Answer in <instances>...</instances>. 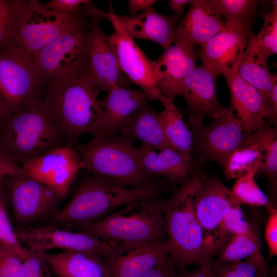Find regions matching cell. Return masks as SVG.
Masks as SVG:
<instances>
[{"instance_id":"6da1fadb","label":"cell","mask_w":277,"mask_h":277,"mask_svg":"<svg viewBox=\"0 0 277 277\" xmlns=\"http://www.w3.org/2000/svg\"><path fill=\"white\" fill-rule=\"evenodd\" d=\"M98 93L87 62L44 86L43 102L68 143L98 134L104 122Z\"/></svg>"},{"instance_id":"7a4b0ae2","label":"cell","mask_w":277,"mask_h":277,"mask_svg":"<svg viewBox=\"0 0 277 277\" xmlns=\"http://www.w3.org/2000/svg\"><path fill=\"white\" fill-rule=\"evenodd\" d=\"M162 182L137 188H124L106 182L86 172L68 202L56 211L51 224L78 229L123 206L142 199L159 197Z\"/></svg>"},{"instance_id":"3957f363","label":"cell","mask_w":277,"mask_h":277,"mask_svg":"<svg viewBox=\"0 0 277 277\" xmlns=\"http://www.w3.org/2000/svg\"><path fill=\"white\" fill-rule=\"evenodd\" d=\"M68 143L42 97L12 112L0 126V151L19 166Z\"/></svg>"},{"instance_id":"277c9868","label":"cell","mask_w":277,"mask_h":277,"mask_svg":"<svg viewBox=\"0 0 277 277\" xmlns=\"http://www.w3.org/2000/svg\"><path fill=\"white\" fill-rule=\"evenodd\" d=\"M70 143L81 159L82 169L106 182L124 188L161 182L143 170L138 148L125 135L115 133L87 143L78 140Z\"/></svg>"},{"instance_id":"5b68a950","label":"cell","mask_w":277,"mask_h":277,"mask_svg":"<svg viewBox=\"0 0 277 277\" xmlns=\"http://www.w3.org/2000/svg\"><path fill=\"white\" fill-rule=\"evenodd\" d=\"M200 177L193 174L165 200L161 208L165 221L170 257L176 268L212 260L216 251L205 236L194 213L193 200Z\"/></svg>"},{"instance_id":"8992f818","label":"cell","mask_w":277,"mask_h":277,"mask_svg":"<svg viewBox=\"0 0 277 277\" xmlns=\"http://www.w3.org/2000/svg\"><path fill=\"white\" fill-rule=\"evenodd\" d=\"M77 231L126 249L168 241L159 197L129 203Z\"/></svg>"},{"instance_id":"52a82bcc","label":"cell","mask_w":277,"mask_h":277,"mask_svg":"<svg viewBox=\"0 0 277 277\" xmlns=\"http://www.w3.org/2000/svg\"><path fill=\"white\" fill-rule=\"evenodd\" d=\"M84 10L83 8L82 14L68 30L34 56L43 87L87 63L92 29L101 18Z\"/></svg>"},{"instance_id":"ba28073f","label":"cell","mask_w":277,"mask_h":277,"mask_svg":"<svg viewBox=\"0 0 277 277\" xmlns=\"http://www.w3.org/2000/svg\"><path fill=\"white\" fill-rule=\"evenodd\" d=\"M84 6L77 12L69 14L60 12L37 0L26 1L14 44L34 57L77 21Z\"/></svg>"},{"instance_id":"9c48e42d","label":"cell","mask_w":277,"mask_h":277,"mask_svg":"<svg viewBox=\"0 0 277 277\" xmlns=\"http://www.w3.org/2000/svg\"><path fill=\"white\" fill-rule=\"evenodd\" d=\"M43 90L33 57L14 43L0 49V92L11 113L41 97Z\"/></svg>"},{"instance_id":"30bf717a","label":"cell","mask_w":277,"mask_h":277,"mask_svg":"<svg viewBox=\"0 0 277 277\" xmlns=\"http://www.w3.org/2000/svg\"><path fill=\"white\" fill-rule=\"evenodd\" d=\"M193 132L192 154L201 162H214L222 168L245 137L243 125L233 110L224 107L208 124Z\"/></svg>"},{"instance_id":"8fae6325","label":"cell","mask_w":277,"mask_h":277,"mask_svg":"<svg viewBox=\"0 0 277 277\" xmlns=\"http://www.w3.org/2000/svg\"><path fill=\"white\" fill-rule=\"evenodd\" d=\"M20 243L30 252H46L54 248L89 251L106 259L126 249L80 231L73 232L50 224L29 227L16 233Z\"/></svg>"},{"instance_id":"7c38bea8","label":"cell","mask_w":277,"mask_h":277,"mask_svg":"<svg viewBox=\"0 0 277 277\" xmlns=\"http://www.w3.org/2000/svg\"><path fill=\"white\" fill-rule=\"evenodd\" d=\"M108 20L113 32L107 35L108 41L124 74L137 85L150 101L160 102L163 96L158 88L154 69V61L148 58L134 39L129 37L118 25L115 13L110 10Z\"/></svg>"},{"instance_id":"4fadbf2b","label":"cell","mask_w":277,"mask_h":277,"mask_svg":"<svg viewBox=\"0 0 277 277\" xmlns=\"http://www.w3.org/2000/svg\"><path fill=\"white\" fill-rule=\"evenodd\" d=\"M193 205L205 236L216 250L225 240L219 231L223 219L232 208L240 204L219 178L200 173Z\"/></svg>"},{"instance_id":"5bb4252c","label":"cell","mask_w":277,"mask_h":277,"mask_svg":"<svg viewBox=\"0 0 277 277\" xmlns=\"http://www.w3.org/2000/svg\"><path fill=\"white\" fill-rule=\"evenodd\" d=\"M20 167L21 173L51 188L64 199L77 172L82 169V164L78 154L68 143Z\"/></svg>"},{"instance_id":"9a60e30c","label":"cell","mask_w":277,"mask_h":277,"mask_svg":"<svg viewBox=\"0 0 277 277\" xmlns=\"http://www.w3.org/2000/svg\"><path fill=\"white\" fill-rule=\"evenodd\" d=\"M6 176L14 217L19 224L44 217L63 199L51 188L27 175L19 173Z\"/></svg>"},{"instance_id":"2e32d148","label":"cell","mask_w":277,"mask_h":277,"mask_svg":"<svg viewBox=\"0 0 277 277\" xmlns=\"http://www.w3.org/2000/svg\"><path fill=\"white\" fill-rule=\"evenodd\" d=\"M217 76L203 65L196 67L174 93V97L181 96L187 105L188 123L192 131L205 124L206 118L212 119L224 107L216 93Z\"/></svg>"},{"instance_id":"e0dca14e","label":"cell","mask_w":277,"mask_h":277,"mask_svg":"<svg viewBox=\"0 0 277 277\" xmlns=\"http://www.w3.org/2000/svg\"><path fill=\"white\" fill-rule=\"evenodd\" d=\"M251 30L227 25L224 29L201 47L202 65L217 76L237 72V67Z\"/></svg>"},{"instance_id":"ac0fdd59","label":"cell","mask_w":277,"mask_h":277,"mask_svg":"<svg viewBox=\"0 0 277 277\" xmlns=\"http://www.w3.org/2000/svg\"><path fill=\"white\" fill-rule=\"evenodd\" d=\"M100 21H96L91 33L87 62L89 74L98 92L126 88L132 82L122 71Z\"/></svg>"},{"instance_id":"d6986e66","label":"cell","mask_w":277,"mask_h":277,"mask_svg":"<svg viewBox=\"0 0 277 277\" xmlns=\"http://www.w3.org/2000/svg\"><path fill=\"white\" fill-rule=\"evenodd\" d=\"M230 95V108L240 120L245 135L249 136L270 121L268 104L261 93L237 72L224 76Z\"/></svg>"},{"instance_id":"ffe728a7","label":"cell","mask_w":277,"mask_h":277,"mask_svg":"<svg viewBox=\"0 0 277 277\" xmlns=\"http://www.w3.org/2000/svg\"><path fill=\"white\" fill-rule=\"evenodd\" d=\"M154 61L156 83L163 95L174 100V93L194 69L196 53L194 46L175 42Z\"/></svg>"},{"instance_id":"44dd1931","label":"cell","mask_w":277,"mask_h":277,"mask_svg":"<svg viewBox=\"0 0 277 277\" xmlns=\"http://www.w3.org/2000/svg\"><path fill=\"white\" fill-rule=\"evenodd\" d=\"M181 16L161 14L152 7L139 14H115L118 25L129 37L154 42L164 50L174 43L176 26Z\"/></svg>"},{"instance_id":"7402d4cb","label":"cell","mask_w":277,"mask_h":277,"mask_svg":"<svg viewBox=\"0 0 277 277\" xmlns=\"http://www.w3.org/2000/svg\"><path fill=\"white\" fill-rule=\"evenodd\" d=\"M226 25L225 21L210 0H193L176 28L174 42L202 47Z\"/></svg>"},{"instance_id":"603a6c76","label":"cell","mask_w":277,"mask_h":277,"mask_svg":"<svg viewBox=\"0 0 277 277\" xmlns=\"http://www.w3.org/2000/svg\"><path fill=\"white\" fill-rule=\"evenodd\" d=\"M167 243L125 250L104 260L107 277H143L171 253Z\"/></svg>"},{"instance_id":"cb8c5ba5","label":"cell","mask_w":277,"mask_h":277,"mask_svg":"<svg viewBox=\"0 0 277 277\" xmlns=\"http://www.w3.org/2000/svg\"><path fill=\"white\" fill-rule=\"evenodd\" d=\"M138 149L143 170L152 176L165 178L175 187L195 171L192 159L171 147L157 149L142 143Z\"/></svg>"},{"instance_id":"d4e9b609","label":"cell","mask_w":277,"mask_h":277,"mask_svg":"<svg viewBox=\"0 0 277 277\" xmlns=\"http://www.w3.org/2000/svg\"><path fill=\"white\" fill-rule=\"evenodd\" d=\"M104 114V122L98 134L101 137L117 133L120 126L135 111L147 103V97L141 90L115 88L100 101Z\"/></svg>"},{"instance_id":"484cf974","label":"cell","mask_w":277,"mask_h":277,"mask_svg":"<svg viewBox=\"0 0 277 277\" xmlns=\"http://www.w3.org/2000/svg\"><path fill=\"white\" fill-rule=\"evenodd\" d=\"M50 270L57 277H107L104 258L97 253L65 250L46 254Z\"/></svg>"},{"instance_id":"4316f807","label":"cell","mask_w":277,"mask_h":277,"mask_svg":"<svg viewBox=\"0 0 277 277\" xmlns=\"http://www.w3.org/2000/svg\"><path fill=\"white\" fill-rule=\"evenodd\" d=\"M268 58L259 49L254 33L250 30L247 44L240 60L236 71L243 79L261 93L268 106L275 74L270 72Z\"/></svg>"},{"instance_id":"83f0119b","label":"cell","mask_w":277,"mask_h":277,"mask_svg":"<svg viewBox=\"0 0 277 277\" xmlns=\"http://www.w3.org/2000/svg\"><path fill=\"white\" fill-rule=\"evenodd\" d=\"M117 133L139 140L143 144L155 149L171 147L164 135L160 112L154 110L148 103L126 120Z\"/></svg>"},{"instance_id":"f1b7e54d","label":"cell","mask_w":277,"mask_h":277,"mask_svg":"<svg viewBox=\"0 0 277 277\" xmlns=\"http://www.w3.org/2000/svg\"><path fill=\"white\" fill-rule=\"evenodd\" d=\"M160 102L164 110L161 112L162 127L170 146L184 155L192 159L193 132L186 123L173 100L163 96Z\"/></svg>"},{"instance_id":"f546056e","label":"cell","mask_w":277,"mask_h":277,"mask_svg":"<svg viewBox=\"0 0 277 277\" xmlns=\"http://www.w3.org/2000/svg\"><path fill=\"white\" fill-rule=\"evenodd\" d=\"M263 151L260 143L251 134L245 137L229 154L223 166L227 179H236L250 172H257L262 164Z\"/></svg>"},{"instance_id":"4dcf8cb0","label":"cell","mask_w":277,"mask_h":277,"mask_svg":"<svg viewBox=\"0 0 277 277\" xmlns=\"http://www.w3.org/2000/svg\"><path fill=\"white\" fill-rule=\"evenodd\" d=\"M227 25L250 29L252 20L259 6L264 1L258 0H210Z\"/></svg>"},{"instance_id":"1f68e13d","label":"cell","mask_w":277,"mask_h":277,"mask_svg":"<svg viewBox=\"0 0 277 277\" xmlns=\"http://www.w3.org/2000/svg\"><path fill=\"white\" fill-rule=\"evenodd\" d=\"M262 255L254 232L231 236L220 253L215 264L232 263Z\"/></svg>"},{"instance_id":"d6a6232c","label":"cell","mask_w":277,"mask_h":277,"mask_svg":"<svg viewBox=\"0 0 277 277\" xmlns=\"http://www.w3.org/2000/svg\"><path fill=\"white\" fill-rule=\"evenodd\" d=\"M215 277H267L268 265L262 255L251 256L232 263L212 262Z\"/></svg>"},{"instance_id":"836d02e7","label":"cell","mask_w":277,"mask_h":277,"mask_svg":"<svg viewBox=\"0 0 277 277\" xmlns=\"http://www.w3.org/2000/svg\"><path fill=\"white\" fill-rule=\"evenodd\" d=\"M25 0H0V49L14 43Z\"/></svg>"},{"instance_id":"e575fe53","label":"cell","mask_w":277,"mask_h":277,"mask_svg":"<svg viewBox=\"0 0 277 277\" xmlns=\"http://www.w3.org/2000/svg\"><path fill=\"white\" fill-rule=\"evenodd\" d=\"M276 129L269 123H266L252 134L260 143L263 151L262 164L259 171L270 178L277 173V134Z\"/></svg>"},{"instance_id":"d590c367","label":"cell","mask_w":277,"mask_h":277,"mask_svg":"<svg viewBox=\"0 0 277 277\" xmlns=\"http://www.w3.org/2000/svg\"><path fill=\"white\" fill-rule=\"evenodd\" d=\"M255 172L238 179L232 187L231 193L241 205L263 206L269 204V200L254 180Z\"/></svg>"},{"instance_id":"8d00e7d4","label":"cell","mask_w":277,"mask_h":277,"mask_svg":"<svg viewBox=\"0 0 277 277\" xmlns=\"http://www.w3.org/2000/svg\"><path fill=\"white\" fill-rule=\"evenodd\" d=\"M277 1H272V9L262 14L263 26L258 34H254L259 49L267 57L277 53Z\"/></svg>"},{"instance_id":"74e56055","label":"cell","mask_w":277,"mask_h":277,"mask_svg":"<svg viewBox=\"0 0 277 277\" xmlns=\"http://www.w3.org/2000/svg\"><path fill=\"white\" fill-rule=\"evenodd\" d=\"M3 180L0 181V235L3 244L18 255L23 260L29 251L20 243L10 222L3 190Z\"/></svg>"},{"instance_id":"f35d334b","label":"cell","mask_w":277,"mask_h":277,"mask_svg":"<svg viewBox=\"0 0 277 277\" xmlns=\"http://www.w3.org/2000/svg\"><path fill=\"white\" fill-rule=\"evenodd\" d=\"M219 231L225 239L228 235L253 232L248 223L244 220L240 205L233 207L223 219Z\"/></svg>"},{"instance_id":"ab89813d","label":"cell","mask_w":277,"mask_h":277,"mask_svg":"<svg viewBox=\"0 0 277 277\" xmlns=\"http://www.w3.org/2000/svg\"><path fill=\"white\" fill-rule=\"evenodd\" d=\"M46 254V252L29 251L23 260L21 277H51Z\"/></svg>"},{"instance_id":"60d3db41","label":"cell","mask_w":277,"mask_h":277,"mask_svg":"<svg viewBox=\"0 0 277 277\" xmlns=\"http://www.w3.org/2000/svg\"><path fill=\"white\" fill-rule=\"evenodd\" d=\"M23 262L15 253L0 245V277H21Z\"/></svg>"},{"instance_id":"b9f144b4","label":"cell","mask_w":277,"mask_h":277,"mask_svg":"<svg viewBox=\"0 0 277 277\" xmlns=\"http://www.w3.org/2000/svg\"><path fill=\"white\" fill-rule=\"evenodd\" d=\"M269 216L265 229V237L269 251L270 257L277 255V211L269 207Z\"/></svg>"},{"instance_id":"7bdbcfd3","label":"cell","mask_w":277,"mask_h":277,"mask_svg":"<svg viewBox=\"0 0 277 277\" xmlns=\"http://www.w3.org/2000/svg\"><path fill=\"white\" fill-rule=\"evenodd\" d=\"M90 1L88 0H51L46 5L64 13H73L79 11Z\"/></svg>"},{"instance_id":"ee69618b","label":"cell","mask_w":277,"mask_h":277,"mask_svg":"<svg viewBox=\"0 0 277 277\" xmlns=\"http://www.w3.org/2000/svg\"><path fill=\"white\" fill-rule=\"evenodd\" d=\"M176 266L170 256L150 270L143 277H176Z\"/></svg>"},{"instance_id":"f6af8a7d","label":"cell","mask_w":277,"mask_h":277,"mask_svg":"<svg viewBox=\"0 0 277 277\" xmlns=\"http://www.w3.org/2000/svg\"><path fill=\"white\" fill-rule=\"evenodd\" d=\"M212 260L203 263L199 265L194 270L188 271L182 270L176 277H215L213 271Z\"/></svg>"},{"instance_id":"bcb514c9","label":"cell","mask_w":277,"mask_h":277,"mask_svg":"<svg viewBox=\"0 0 277 277\" xmlns=\"http://www.w3.org/2000/svg\"><path fill=\"white\" fill-rule=\"evenodd\" d=\"M21 167L0 151V176L21 173Z\"/></svg>"},{"instance_id":"7dc6e473","label":"cell","mask_w":277,"mask_h":277,"mask_svg":"<svg viewBox=\"0 0 277 277\" xmlns=\"http://www.w3.org/2000/svg\"><path fill=\"white\" fill-rule=\"evenodd\" d=\"M268 107L270 112V122L274 124L276 123L277 115V76L275 74L273 80L272 88L271 91Z\"/></svg>"},{"instance_id":"c3c4849f","label":"cell","mask_w":277,"mask_h":277,"mask_svg":"<svg viewBox=\"0 0 277 277\" xmlns=\"http://www.w3.org/2000/svg\"><path fill=\"white\" fill-rule=\"evenodd\" d=\"M159 1L156 0H129L128 6L131 14H136L140 10L145 11L152 7Z\"/></svg>"},{"instance_id":"681fc988","label":"cell","mask_w":277,"mask_h":277,"mask_svg":"<svg viewBox=\"0 0 277 277\" xmlns=\"http://www.w3.org/2000/svg\"><path fill=\"white\" fill-rule=\"evenodd\" d=\"M192 0H171L168 6L175 14L181 15L184 12L187 4H190Z\"/></svg>"},{"instance_id":"f907efd6","label":"cell","mask_w":277,"mask_h":277,"mask_svg":"<svg viewBox=\"0 0 277 277\" xmlns=\"http://www.w3.org/2000/svg\"><path fill=\"white\" fill-rule=\"evenodd\" d=\"M11 113V111L0 92V126Z\"/></svg>"},{"instance_id":"816d5d0a","label":"cell","mask_w":277,"mask_h":277,"mask_svg":"<svg viewBox=\"0 0 277 277\" xmlns=\"http://www.w3.org/2000/svg\"><path fill=\"white\" fill-rule=\"evenodd\" d=\"M1 244H3V243H2V242L1 237V235H0V245Z\"/></svg>"},{"instance_id":"f5cc1de1","label":"cell","mask_w":277,"mask_h":277,"mask_svg":"<svg viewBox=\"0 0 277 277\" xmlns=\"http://www.w3.org/2000/svg\"><path fill=\"white\" fill-rule=\"evenodd\" d=\"M4 177L3 176H0V181L3 180Z\"/></svg>"},{"instance_id":"db71d44e","label":"cell","mask_w":277,"mask_h":277,"mask_svg":"<svg viewBox=\"0 0 277 277\" xmlns=\"http://www.w3.org/2000/svg\"></svg>"}]
</instances>
